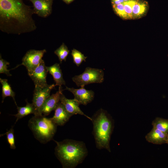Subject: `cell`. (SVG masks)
<instances>
[{
	"label": "cell",
	"mask_w": 168,
	"mask_h": 168,
	"mask_svg": "<svg viewBox=\"0 0 168 168\" xmlns=\"http://www.w3.org/2000/svg\"><path fill=\"white\" fill-rule=\"evenodd\" d=\"M34 14V9L23 0H0V29L18 35L34 31L36 29Z\"/></svg>",
	"instance_id": "obj_1"
},
{
	"label": "cell",
	"mask_w": 168,
	"mask_h": 168,
	"mask_svg": "<svg viewBox=\"0 0 168 168\" xmlns=\"http://www.w3.org/2000/svg\"><path fill=\"white\" fill-rule=\"evenodd\" d=\"M56 143L55 154L63 168H74L82 163L88 155L85 144L82 141L65 139Z\"/></svg>",
	"instance_id": "obj_2"
},
{
	"label": "cell",
	"mask_w": 168,
	"mask_h": 168,
	"mask_svg": "<svg viewBox=\"0 0 168 168\" xmlns=\"http://www.w3.org/2000/svg\"><path fill=\"white\" fill-rule=\"evenodd\" d=\"M93 134L96 147L111 152L110 141L114 128L113 120L107 112L101 108L91 117Z\"/></svg>",
	"instance_id": "obj_3"
},
{
	"label": "cell",
	"mask_w": 168,
	"mask_h": 168,
	"mask_svg": "<svg viewBox=\"0 0 168 168\" xmlns=\"http://www.w3.org/2000/svg\"><path fill=\"white\" fill-rule=\"evenodd\" d=\"M28 126L35 138L43 144L53 139L57 126L51 118L42 114L34 115L29 120Z\"/></svg>",
	"instance_id": "obj_4"
},
{
	"label": "cell",
	"mask_w": 168,
	"mask_h": 168,
	"mask_svg": "<svg viewBox=\"0 0 168 168\" xmlns=\"http://www.w3.org/2000/svg\"><path fill=\"white\" fill-rule=\"evenodd\" d=\"M104 72L102 70L87 67L82 73L73 77L72 80L77 86L84 87L85 85L91 83H101L104 81Z\"/></svg>",
	"instance_id": "obj_5"
},
{
	"label": "cell",
	"mask_w": 168,
	"mask_h": 168,
	"mask_svg": "<svg viewBox=\"0 0 168 168\" xmlns=\"http://www.w3.org/2000/svg\"><path fill=\"white\" fill-rule=\"evenodd\" d=\"M55 86L54 84H48L43 87L35 86L32 104L35 109L34 115L42 114L41 110L46 100L50 96L51 90Z\"/></svg>",
	"instance_id": "obj_6"
},
{
	"label": "cell",
	"mask_w": 168,
	"mask_h": 168,
	"mask_svg": "<svg viewBox=\"0 0 168 168\" xmlns=\"http://www.w3.org/2000/svg\"><path fill=\"white\" fill-rule=\"evenodd\" d=\"M46 52L45 49L42 50L30 49L26 53L22 59V63L18 66L24 65L26 68L28 73H30L39 65Z\"/></svg>",
	"instance_id": "obj_7"
},
{
	"label": "cell",
	"mask_w": 168,
	"mask_h": 168,
	"mask_svg": "<svg viewBox=\"0 0 168 168\" xmlns=\"http://www.w3.org/2000/svg\"><path fill=\"white\" fill-rule=\"evenodd\" d=\"M48 72L44 62L42 59L37 67L28 74L33 81L35 86L43 87L48 85L46 77Z\"/></svg>",
	"instance_id": "obj_8"
},
{
	"label": "cell",
	"mask_w": 168,
	"mask_h": 168,
	"mask_svg": "<svg viewBox=\"0 0 168 168\" xmlns=\"http://www.w3.org/2000/svg\"><path fill=\"white\" fill-rule=\"evenodd\" d=\"M66 90L71 92L74 96V99L77 100L80 104L86 105L91 102L94 97V92L91 90H88L84 87L79 89L69 88L66 86Z\"/></svg>",
	"instance_id": "obj_9"
},
{
	"label": "cell",
	"mask_w": 168,
	"mask_h": 168,
	"mask_svg": "<svg viewBox=\"0 0 168 168\" xmlns=\"http://www.w3.org/2000/svg\"><path fill=\"white\" fill-rule=\"evenodd\" d=\"M60 101L63 105L67 111L72 116L79 114L84 116L91 120V118L85 114L81 110L79 107L80 104L74 98L68 99L62 92L60 95Z\"/></svg>",
	"instance_id": "obj_10"
},
{
	"label": "cell",
	"mask_w": 168,
	"mask_h": 168,
	"mask_svg": "<svg viewBox=\"0 0 168 168\" xmlns=\"http://www.w3.org/2000/svg\"><path fill=\"white\" fill-rule=\"evenodd\" d=\"M33 5L35 13L38 16L46 17L51 13L53 1L29 0Z\"/></svg>",
	"instance_id": "obj_11"
},
{
	"label": "cell",
	"mask_w": 168,
	"mask_h": 168,
	"mask_svg": "<svg viewBox=\"0 0 168 168\" xmlns=\"http://www.w3.org/2000/svg\"><path fill=\"white\" fill-rule=\"evenodd\" d=\"M54 111V115L51 118L57 126H63L72 116L67 111L60 101L58 104Z\"/></svg>",
	"instance_id": "obj_12"
},
{
	"label": "cell",
	"mask_w": 168,
	"mask_h": 168,
	"mask_svg": "<svg viewBox=\"0 0 168 168\" xmlns=\"http://www.w3.org/2000/svg\"><path fill=\"white\" fill-rule=\"evenodd\" d=\"M62 88H59V90L55 94L50 96L45 100L41 110V113L46 116L54 110L60 101V95L63 91Z\"/></svg>",
	"instance_id": "obj_13"
},
{
	"label": "cell",
	"mask_w": 168,
	"mask_h": 168,
	"mask_svg": "<svg viewBox=\"0 0 168 168\" xmlns=\"http://www.w3.org/2000/svg\"><path fill=\"white\" fill-rule=\"evenodd\" d=\"M167 134L152 128L150 131L146 134L145 138L146 141L149 142L161 145L166 143Z\"/></svg>",
	"instance_id": "obj_14"
},
{
	"label": "cell",
	"mask_w": 168,
	"mask_h": 168,
	"mask_svg": "<svg viewBox=\"0 0 168 168\" xmlns=\"http://www.w3.org/2000/svg\"><path fill=\"white\" fill-rule=\"evenodd\" d=\"M48 72L51 74L55 82V86L62 87V85H65V82L63 78V73L59 64L55 63L52 66L46 67Z\"/></svg>",
	"instance_id": "obj_15"
},
{
	"label": "cell",
	"mask_w": 168,
	"mask_h": 168,
	"mask_svg": "<svg viewBox=\"0 0 168 168\" xmlns=\"http://www.w3.org/2000/svg\"><path fill=\"white\" fill-rule=\"evenodd\" d=\"M26 106L23 107H19L17 106V109L18 112L17 114L13 115L16 118V120L15 122L16 124L20 119L30 114L35 113V109L32 103H30L28 102L27 100Z\"/></svg>",
	"instance_id": "obj_16"
},
{
	"label": "cell",
	"mask_w": 168,
	"mask_h": 168,
	"mask_svg": "<svg viewBox=\"0 0 168 168\" xmlns=\"http://www.w3.org/2000/svg\"><path fill=\"white\" fill-rule=\"evenodd\" d=\"M0 82L2 85V103L3 102L6 97L10 96L12 98L15 104L17 106L15 100V93L8 83L7 80L0 78Z\"/></svg>",
	"instance_id": "obj_17"
},
{
	"label": "cell",
	"mask_w": 168,
	"mask_h": 168,
	"mask_svg": "<svg viewBox=\"0 0 168 168\" xmlns=\"http://www.w3.org/2000/svg\"><path fill=\"white\" fill-rule=\"evenodd\" d=\"M153 128H156L162 132L168 133V119L160 117H156L152 122Z\"/></svg>",
	"instance_id": "obj_18"
},
{
	"label": "cell",
	"mask_w": 168,
	"mask_h": 168,
	"mask_svg": "<svg viewBox=\"0 0 168 168\" xmlns=\"http://www.w3.org/2000/svg\"><path fill=\"white\" fill-rule=\"evenodd\" d=\"M147 3L144 2L135 0L133 7V17L141 16L147 10Z\"/></svg>",
	"instance_id": "obj_19"
},
{
	"label": "cell",
	"mask_w": 168,
	"mask_h": 168,
	"mask_svg": "<svg viewBox=\"0 0 168 168\" xmlns=\"http://www.w3.org/2000/svg\"><path fill=\"white\" fill-rule=\"evenodd\" d=\"M69 52V50L64 43L54 51V54L58 56L60 63L63 61H66Z\"/></svg>",
	"instance_id": "obj_20"
},
{
	"label": "cell",
	"mask_w": 168,
	"mask_h": 168,
	"mask_svg": "<svg viewBox=\"0 0 168 168\" xmlns=\"http://www.w3.org/2000/svg\"><path fill=\"white\" fill-rule=\"evenodd\" d=\"M71 55L74 63L77 67H79L83 61L86 62L87 58V57L85 56L80 51L75 49L72 50Z\"/></svg>",
	"instance_id": "obj_21"
},
{
	"label": "cell",
	"mask_w": 168,
	"mask_h": 168,
	"mask_svg": "<svg viewBox=\"0 0 168 168\" xmlns=\"http://www.w3.org/2000/svg\"><path fill=\"white\" fill-rule=\"evenodd\" d=\"M4 135L7 136V141L10 145L11 149H15L16 148L15 144V138L14 136V129L13 127H12L5 133L0 134V137Z\"/></svg>",
	"instance_id": "obj_22"
},
{
	"label": "cell",
	"mask_w": 168,
	"mask_h": 168,
	"mask_svg": "<svg viewBox=\"0 0 168 168\" xmlns=\"http://www.w3.org/2000/svg\"><path fill=\"white\" fill-rule=\"evenodd\" d=\"M135 0H130L124 2L123 3L125 11L128 18H132L133 15V7Z\"/></svg>",
	"instance_id": "obj_23"
},
{
	"label": "cell",
	"mask_w": 168,
	"mask_h": 168,
	"mask_svg": "<svg viewBox=\"0 0 168 168\" xmlns=\"http://www.w3.org/2000/svg\"><path fill=\"white\" fill-rule=\"evenodd\" d=\"M113 6L114 11L118 15L123 18H128L124 10L123 3L114 5Z\"/></svg>",
	"instance_id": "obj_24"
},
{
	"label": "cell",
	"mask_w": 168,
	"mask_h": 168,
	"mask_svg": "<svg viewBox=\"0 0 168 168\" xmlns=\"http://www.w3.org/2000/svg\"><path fill=\"white\" fill-rule=\"evenodd\" d=\"M9 63L2 58L1 55L0 57V73L6 74L8 76H11L12 75L10 73V70L7 69V65H9Z\"/></svg>",
	"instance_id": "obj_25"
},
{
	"label": "cell",
	"mask_w": 168,
	"mask_h": 168,
	"mask_svg": "<svg viewBox=\"0 0 168 168\" xmlns=\"http://www.w3.org/2000/svg\"><path fill=\"white\" fill-rule=\"evenodd\" d=\"M124 2V0H111V2L113 5L123 3Z\"/></svg>",
	"instance_id": "obj_26"
},
{
	"label": "cell",
	"mask_w": 168,
	"mask_h": 168,
	"mask_svg": "<svg viewBox=\"0 0 168 168\" xmlns=\"http://www.w3.org/2000/svg\"><path fill=\"white\" fill-rule=\"evenodd\" d=\"M64 2L66 3L67 4H69L72 2L74 0H63Z\"/></svg>",
	"instance_id": "obj_27"
},
{
	"label": "cell",
	"mask_w": 168,
	"mask_h": 168,
	"mask_svg": "<svg viewBox=\"0 0 168 168\" xmlns=\"http://www.w3.org/2000/svg\"><path fill=\"white\" fill-rule=\"evenodd\" d=\"M166 143L168 144V133L167 134V138H166Z\"/></svg>",
	"instance_id": "obj_28"
},
{
	"label": "cell",
	"mask_w": 168,
	"mask_h": 168,
	"mask_svg": "<svg viewBox=\"0 0 168 168\" xmlns=\"http://www.w3.org/2000/svg\"><path fill=\"white\" fill-rule=\"evenodd\" d=\"M129 0H124V2H127V1H128Z\"/></svg>",
	"instance_id": "obj_29"
},
{
	"label": "cell",
	"mask_w": 168,
	"mask_h": 168,
	"mask_svg": "<svg viewBox=\"0 0 168 168\" xmlns=\"http://www.w3.org/2000/svg\"><path fill=\"white\" fill-rule=\"evenodd\" d=\"M49 0V1H53V0Z\"/></svg>",
	"instance_id": "obj_30"
}]
</instances>
